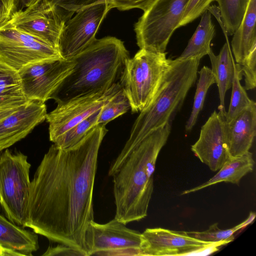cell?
<instances>
[{"instance_id":"1","label":"cell","mask_w":256,"mask_h":256,"mask_svg":"<svg viewBox=\"0 0 256 256\" xmlns=\"http://www.w3.org/2000/svg\"><path fill=\"white\" fill-rule=\"evenodd\" d=\"M108 130L98 125L66 149L52 144L30 182L26 227L88 256L84 242L94 220L93 192L98 154Z\"/></svg>"},{"instance_id":"2","label":"cell","mask_w":256,"mask_h":256,"mask_svg":"<svg viewBox=\"0 0 256 256\" xmlns=\"http://www.w3.org/2000/svg\"><path fill=\"white\" fill-rule=\"evenodd\" d=\"M168 122L150 132L138 144L124 145L111 164L116 206L114 218L125 224L148 216L154 190V174L158 156L171 132Z\"/></svg>"},{"instance_id":"3","label":"cell","mask_w":256,"mask_h":256,"mask_svg":"<svg viewBox=\"0 0 256 256\" xmlns=\"http://www.w3.org/2000/svg\"><path fill=\"white\" fill-rule=\"evenodd\" d=\"M72 58V72L51 96L56 103L96 94L120 82L130 56L122 41L108 36L96 38Z\"/></svg>"},{"instance_id":"4","label":"cell","mask_w":256,"mask_h":256,"mask_svg":"<svg viewBox=\"0 0 256 256\" xmlns=\"http://www.w3.org/2000/svg\"><path fill=\"white\" fill-rule=\"evenodd\" d=\"M200 60H172L158 90L148 106L140 112L124 145H134L152 131L170 122L195 84Z\"/></svg>"},{"instance_id":"5","label":"cell","mask_w":256,"mask_h":256,"mask_svg":"<svg viewBox=\"0 0 256 256\" xmlns=\"http://www.w3.org/2000/svg\"><path fill=\"white\" fill-rule=\"evenodd\" d=\"M166 52L140 49L127 61L120 82L132 112H140L150 102L170 68Z\"/></svg>"},{"instance_id":"6","label":"cell","mask_w":256,"mask_h":256,"mask_svg":"<svg viewBox=\"0 0 256 256\" xmlns=\"http://www.w3.org/2000/svg\"><path fill=\"white\" fill-rule=\"evenodd\" d=\"M30 164L20 152H0V205L8 219L26 227Z\"/></svg>"},{"instance_id":"7","label":"cell","mask_w":256,"mask_h":256,"mask_svg":"<svg viewBox=\"0 0 256 256\" xmlns=\"http://www.w3.org/2000/svg\"><path fill=\"white\" fill-rule=\"evenodd\" d=\"M189 0H155L134 26L140 49L165 52Z\"/></svg>"},{"instance_id":"8","label":"cell","mask_w":256,"mask_h":256,"mask_svg":"<svg viewBox=\"0 0 256 256\" xmlns=\"http://www.w3.org/2000/svg\"><path fill=\"white\" fill-rule=\"evenodd\" d=\"M142 233L129 228L116 218L106 224L94 220L88 225L84 242L88 256H141Z\"/></svg>"},{"instance_id":"9","label":"cell","mask_w":256,"mask_h":256,"mask_svg":"<svg viewBox=\"0 0 256 256\" xmlns=\"http://www.w3.org/2000/svg\"><path fill=\"white\" fill-rule=\"evenodd\" d=\"M68 20L64 12L49 0H38L13 14L4 26L38 38L58 50L60 36Z\"/></svg>"},{"instance_id":"10","label":"cell","mask_w":256,"mask_h":256,"mask_svg":"<svg viewBox=\"0 0 256 256\" xmlns=\"http://www.w3.org/2000/svg\"><path fill=\"white\" fill-rule=\"evenodd\" d=\"M61 59L59 51L44 42L10 26L0 28V62L18 72L32 63Z\"/></svg>"},{"instance_id":"11","label":"cell","mask_w":256,"mask_h":256,"mask_svg":"<svg viewBox=\"0 0 256 256\" xmlns=\"http://www.w3.org/2000/svg\"><path fill=\"white\" fill-rule=\"evenodd\" d=\"M227 242H212L162 228H148L142 233L141 256L207 255L217 251Z\"/></svg>"},{"instance_id":"12","label":"cell","mask_w":256,"mask_h":256,"mask_svg":"<svg viewBox=\"0 0 256 256\" xmlns=\"http://www.w3.org/2000/svg\"><path fill=\"white\" fill-rule=\"evenodd\" d=\"M110 10L104 0L78 10L74 17L68 20L59 40L58 51L61 57L66 60L71 58L91 44Z\"/></svg>"},{"instance_id":"13","label":"cell","mask_w":256,"mask_h":256,"mask_svg":"<svg viewBox=\"0 0 256 256\" xmlns=\"http://www.w3.org/2000/svg\"><path fill=\"white\" fill-rule=\"evenodd\" d=\"M72 58L36 62L18 71L24 93L28 100L44 102L72 72Z\"/></svg>"},{"instance_id":"14","label":"cell","mask_w":256,"mask_h":256,"mask_svg":"<svg viewBox=\"0 0 256 256\" xmlns=\"http://www.w3.org/2000/svg\"><path fill=\"white\" fill-rule=\"evenodd\" d=\"M121 88L118 82L106 90L57 103L56 107L46 116L50 140L54 142L66 130L101 108Z\"/></svg>"},{"instance_id":"15","label":"cell","mask_w":256,"mask_h":256,"mask_svg":"<svg viewBox=\"0 0 256 256\" xmlns=\"http://www.w3.org/2000/svg\"><path fill=\"white\" fill-rule=\"evenodd\" d=\"M226 115L214 110L202 126L197 141L192 146L194 155L213 171L230 158L226 132Z\"/></svg>"},{"instance_id":"16","label":"cell","mask_w":256,"mask_h":256,"mask_svg":"<svg viewBox=\"0 0 256 256\" xmlns=\"http://www.w3.org/2000/svg\"><path fill=\"white\" fill-rule=\"evenodd\" d=\"M44 102L29 100L0 122V152L24 138L46 119Z\"/></svg>"},{"instance_id":"17","label":"cell","mask_w":256,"mask_h":256,"mask_svg":"<svg viewBox=\"0 0 256 256\" xmlns=\"http://www.w3.org/2000/svg\"><path fill=\"white\" fill-rule=\"evenodd\" d=\"M227 146L230 158L248 152L256 134V104L253 102L240 114L226 122Z\"/></svg>"},{"instance_id":"18","label":"cell","mask_w":256,"mask_h":256,"mask_svg":"<svg viewBox=\"0 0 256 256\" xmlns=\"http://www.w3.org/2000/svg\"><path fill=\"white\" fill-rule=\"evenodd\" d=\"M226 42L219 54L216 55L212 50L208 54L218 88L220 104L219 112L226 115L225 96L228 90L232 88L234 74V62L232 53L228 36L224 35Z\"/></svg>"},{"instance_id":"19","label":"cell","mask_w":256,"mask_h":256,"mask_svg":"<svg viewBox=\"0 0 256 256\" xmlns=\"http://www.w3.org/2000/svg\"><path fill=\"white\" fill-rule=\"evenodd\" d=\"M256 0H249L242 21L232 34L231 42L235 60L240 65L256 48Z\"/></svg>"},{"instance_id":"20","label":"cell","mask_w":256,"mask_h":256,"mask_svg":"<svg viewBox=\"0 0 256 256\" xmlns=\"http://www.w3.org/2000/svg\"><path fill=\"white\" fill-rule=\"evenodd\" d=\"M254 166L252 154L250 151L241 156L230 158L211 178L200 185L184 190L181 195L196 192L222 182L238 185L242 177L253 170Z\"/></svg>"},{"instance_id":"21","label":"cell","mask_w":256,"mask_h":256,"mask_svg":"<svg viewBox=\"0 0 256 256\" xmlns=\"http://www.w3.org/2000/svg\"><path fill=\"white\" fill-rule=\"evenodd\" d=\"M36 234L26 230L0 214V245L32 256L38 248Z\"/></svg>"},{"instance_id":"22","label":"cell","mask_w":256,"mask_h":256,"mask_svg":"<svg viewBox=\"0 0 256 256\" xmlns=\"http://www.w3.org/2000/svg\"><path fill=\"white\" fill-rule=\"evenodd\" d=\"M214 25L212 22L211 13L206 10L201 15L200 21L188 44L176 58L182 60L190 58H200L212 50L210 42L215 36Z\"/></svg>"},{"instance_id":"23","label":"cell","mask_w":256,"mask_h":256,"mask_svg":"<svg viewBox=\"0 0 256 256\" xmlns=\"http://www.w3.org/2000/svg\"><path fill=\"white\" fill-rule=\"evenodd\" d=\"M28 101L24 93L18 72L0 62V109L20 106Z\"/></svg>"},{"instance_id":"24","label":"cell","mask_w":256,"mask_h":256,"mask_svg":"<svg viewBox=\"0 0 256 256\" xmlns=\"http://www.w3.org/2000/svg\"><path fill=\"white\" fill-rule=\"evenodd\" d=\"M224 34L232 36L240 25L249 0H215Z\"/></svg>"},{"instance_id":"25","label":"cell","mask_w":256,"mask_h":256,"mask_svg":"<svg viewBox=\"0 0 256 256\" xmlns=\"http://www.w3.org/2000/svg\"><path fill=\"white\" fill-rule=\"evenodd\" d=\"M198 72L200 76L196 84L192 110L185 126V130L188 132H190L196 124L209 88L216 82L214 75L210 68L204 66Z\"/></svg>"},{"instance_id":"26","label":"cell","mask_w":256,"mask_h":256,"mask_svg":"<svg viewBox=\"0 0 256 256\" xmlns=\"http://www.w3.org/2000/svg\"><path fill=\"white\" fill-rule=\"evenodd\" d=\"M242 76L241 66L236 62L230 104L225 116L226 123L235 118L254 102L249 98L240 83Z\"/></svg>"},{"instance_id":"27","label":"cell","mask_w":256,"mask_h":256,"mask_svg":"<svg viewBox=\"0 0 256 256\" xmlns=\"http://www.w3.org/2000/svg\"><path fill=\"white\" fill-rule=\"evenodd\" d=\"M101 108L66 130L58 137L54 144L63 149L72 148L78 144L98 125V120Z\"/></svg>"},{"instance_id":"28","label":"cell","mask_w":256,"mask_h":256,"mask_svg":"<svg viewBox=\"0 0 256 256\" xmlns=\"http://www.w3.org/2000/svg\"><path fill=\"white\" fill-rule=\"evenodd\" d=\"M255 218V213L250 212L244 222L229 229H220L218 223H214L204 231L186 232L189 236L202 240L212 242H227L229 243L234 240V233L252 223Z\"/></svg>"},{"instance_id":"29","label":"cell","mask_w":256,"mask_h":256,"mask_svg":"<svg viewBox=\"0 0 256 256\" xmlns=\"http://www.w3.org/2000/svg\"><path fill=\"white\" fill-rule=\"evenodd\" d=\"M130 109V101L122 88L102 107L98 120V125H104Z\"/></svg>"},{"instance_id":"30","label":"cell","mask_w":256,"mask_h":256,"mask_svg":"<svg viewBox=\"0 0 256 256\" xmlns=\"http://www.w3.org/2000/svg\"><path fill=\"white\" fill-rule=\"evenodd\" d=\"M215 0H189L178 28L185 26L198 18Z\"/></svg>"},{"instance_id":"31","label":"cell","mask_w":256,"mask_h":256,"mask_svg":"<svg viewBox=\"0 0 256 256\" xmlns=\"http://www.w3.org/2000/svg\"><path fill=\"white\" fill-rule=\"evenodd\" d=\"M242 76L244 77V88L251 90L256 86V48H254L240 64Z\"/></svg>"},{"instance_id":"32","label":"cell","mask_w":256,"mask_h":256,"mask_svg":"<svg viewBox=\"0 0 256 256\" xmlns=\"http://www.w3.org/2000/svg\"><path fill=\"white\" fill-rule=\"evenodd\" d=\"M68 16L72 17L78 10L103 0H49Z\"/></svg>"},{"instance_id":"33","label":"cell","mask_w":256,"mask_h":256,"mask_svg":"<svg viewBox=\"0 0 256 256\" xmlns=\"http://www.w3.org/2000/svg\"><path fill=\"white\" fill-rule=\"evenodd\" d=\"M110 10H120L138 8L145 10L155 0H106Z\"/></svg>"},{"instance_id":"34","label":"cell","mask_w":256,"mask_h":256,"mask_svg":"<svg viewBox=\"0 0 256 256\" xmlns=\"http://www.w3.org/2000/svg\"><path fill=\"white\" fill-rule=\"evenodd\" d=\"M49 256H82L78 250L68 246L58 244L54 246H50L42 254Z\"/></svg>"},{"instance_id":"35","label":"cell","mask_w":256,"mask_h":256,"mask_svg":"<svg viewBox=\"0 0 256 256\" xmlns=\"http://www.w3.org/2000/svg\"><path fill=\"white\" fill-rule=\"evenodd\" d=\"M14 0H0V28L10 20L13 10Z\"/></svg>"},{"instance_id":"36","label":"cell","mask_w":256,"mask_h":256,"mask_svg":"<svg viewBox=\"0 0 256 256\" xmlns=\"http://www.w3.org/2000/svg\"><path fill=\"white\" fill-rule=\"evenodd\" d=\"M37 0H14L12 14L24 10Z\"/></svg>"},{"instance_id":"37","label":"cell","mask_w":256,"mask_h":256,"mask_svg":"<svg viewBox=\"0 0 256 256\" xmlns=\"http://www.w3.org/2000/svg\"><path fill=\"white\" fill-rule=\"evenodd\" d=\"M28 256L26 254L14 249L0 245V256Z\"/></svg>"},{"instance_id":"38","label":"cell","mask_w":256,"mask_h":256,"mask_svg":"<svg viewBox=\"0 0 256 256\" xmlns=\"http://www.w3.org/2000/svg\"><path fill=\"white\" fill-rule=\"evenodd\" d=\"M20 106L11 107L0 109V122L7 116L16 111Z\"/></svg>"}]
</instances>
